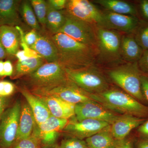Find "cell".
<instances>
[{
	"mask_svg": "<svg viewBox=\"0 0 148 148\" xmlns=\"http://www.w3.org/2000/svg\"><path fill=\"white\" fill-rule=\"evenodd\" d=\"M28 75L31 89L54 85L68 79L65 69L58 62H46Z\"/></svg>",
	"mask_w": 148,
	"mask_h": 148,
	"instance_id": "6",
	"label": "cell"
},
{
	"mask_svg": "<svg viewBox=\"0 0 148 148\" xmlns=\"http://www.w3.org/2000/svg\"><path fill=\"white\" fill-rule=\"evenodd\" d=\"M65 70L69 80L90 94L101 93L109 88L105 77L92 66L77 70Z\"/></svg>",
	"mask_w": 148,
	"mask_h": 148,
	"instance_id": "4",
	"label": "cell"
},
{
	"mask_svg": "<svg viewBox=\"0 0 148 148\" xmlns=\"http://www.w3.org/2000/svg\"><path fill=\"white\" fill-rule=\"evenodd\" d=\"M102 28L130 34L139 27V21L135 16L107 11L103 13Z\"/></svg>",
	"mask_w": 148,
	"mask_h": 148,
	"instance_id": "14",
	"label": "cell"
},
{
	"mask_svg": "<svg viewBox=\"0 0 148 148\" xmlns=\"http://www.w3.org/2000/svg\"><path fill=\"white\" fill-rule=\"evenodd\" d=\"M140 9L143 17L148 21V0L140 1Z\"/></svg>",
	"mask_w": 148,
	"mask_h": 148,
	"instance_id": "38",
	"label": "cell"
},
{
	"mask_svg": "<svg viewBox=\"0 0 148 148\" xmlns=\"http://www.w3.org/2000/svg\"><path fill=\"white\" fill-rule=\"evenodd\" d=\"M18 2L16 0H0V27L18 26Z\"/></svg>",
	"mask_w": 148,
	"mask_h": 148,
	"instance_id": "20",
	"label": "cell"
},
{
	"mask_svg": "<svg viewBox=\"0 0 148 148\" xmlns=\"http://www.w3.org/2000/svg\"><path fill=\"white\" fill-rule=\"evenodd\" d=\"M90 98L116 113L138 117L148 116V107L123 90L109 88L101 93L90 94Z\"/></svg>",
	"mask_w": 148,
	"mask_h": 148,
	"instance_id": "2",
	"label": "cell"
},
{
	"mask_svg": "<svg viewBox=\"0 0 148 148\" xmlns=\"http://www.w3.org/2000/svg\"><path fill=\"white\" fill-rule=\"evenodd\" d=\"M21 104L17 101L0 119V148H12L16 142Z\"/></svg>",
	"mask_w": 148,
	"mask_h": 148,
	"instance_id": "7",
	"label": "cell"
},
{
	"mask_svg": "<svg viewBox=\"0 0 148 148\" xmlns=\"http://www.w3.org/2000/svg\"><path fill=\"white\" fill-rule=\"evenodd\" d=\"M67 1L66 0H49L47 2L53 9L62 11L66 8Z\"/></svg>",
	"mask_w": 148,
	"mask_h": 148,
	"instance_id": "35",
	"label": "cell"
},
{
	"mask_svg": "<svg viewBox=\"0 0 148 148\" xmlns=\"http://www.w3.org/2000/svg\"><path fill=\"white\" fill-rule=\"evenodd\" d=\"M135 36V38L143 51L148 50V24L138 28Z\"/></svg>",
	"mask_w": 148,
	"mask_h": 148,
	"instance_id": "29",
	"label": "cell"
},
{
	"mask_svg": "<svg viewBox=\"0 0 148 148\" xmlns=\"http://www.w3.org/2000/svg\"><path fill=\"white\" fill-rule=\"evenodd\" d=\"M8 53L6 51L0 41V60L5 59Z\"/></svg>",
	"mask_w": 148,
	"mask_h": 148,
	"instance_id": "43",
	"label": "cell"
},
{
	"mask_svg": "<svg viewBox=\"0 0 148 148\" xmlns=\"http://www.w3.org/2000/svg\"><path fill=\"white\" fill-rule=\"evenodd\" d=\"M87 148H89L88 147Z\"/></svg>",
	"mask_w": 148,
	"mask_h": 148,
	"instance_id": "47",
	"label": "cell"
},
{
	"mask_svg": "<svg viewBox=\"0 0 148 148\" xmlns=\"http://www.w3.org/2000/svg\"><path fill=\"white\" fill-rule=\"evenodd\" d=\"M21 12L24 20L32 29H35L36 31H39L40 29L38 21L30 1H25L22 3Z\"/></svg>",
	"mask_w": 148,
	"mask_h": 148,
	"instance_id": "27",
	"label": "cell"
},
{
	"mask_svg": "<svg viewBox=\"0 0 148 148\" xmlns=\"http://www.w3.org/2000/svg\"><path fill=\"white\" fill-rule=\"evenodd\" d=\"M53 148H59V147L58 146H57L56 147H55Z\"/></svg>",
	"mask_w": 148,
	"mask_h": 148,
	"instance_id": "46",
	"label": "cell"
},
{
	"mask_svg": "<svg viewBox=\"0 0 148 148\" xmlns=\"http://www.w3.org/2000/svg\"><path fill=\"white\" fill-rule=\"evenodd\" d=\"M30 48L47 63L58 62V49L51 38L38 34L36 42Z\"/></svg>",
	"mask_w": 148,
	"mask_h": 148,
	"instance_id": "18",
	"label": "cell"
},
{
	"mask_svg": "<svg viewBox=\"0 0 148 148\" xmlns=\"http://www.w3.org/2000/svg\"><path fill=\"white\" fill-rule=\"evenodd\" d=\"M47 10L46 27L53 35L58 34L63 27L66 21L64 11H57L53 9L47 3Z\"/></svg>",
	"mask_w": 148,
	"mask_h": 148,
	"instance_id": "25",
	"label": "cell"
},
{
	"mask_svg": "<svg viewBox=\"0 0 148 148\" xmlns=\"http://www.w3.org/2000/svg\"><path fill=\"white\" fill-rule=\"evenodd\" d=\"M65 13L95 27H102L103 13L96 6L87 0H69L67 1Z\"/></svg>",
	"mask_w": 148,
	"mask_h": 148,
	"instance_id": "8",
	"label": "cell"
},
{
	"mask_svg": "<svg viewBox=\"0 0 148 148\" xmlns=\"http://www.w3.org/2000/svg\"><path fill=\"white\" fill-rule=\"evenodd\" d=\"M15 87L12 83L8 81H0V97L7 98L13 94Z\"/></svg>",
	"mask_w": 148,
	"mask_h": 148,
	"instance_id": "32",
	"label": "cell"
},
{
	"mask_svg": "<svg viewBox=\"0 0 148 148\" xmlns=\"http://www.w3.org/2000/svg\"><path fill=\"white\" fill-rule=\"evenodd\" d=\"M109 125L106 122L96 120L86 119L79 121L74 117V119L69 121L62 131L68 137L83 140L95 135Z\"/></svg>",
	"mask_w": 148,
	"mask_h": 148,
	"instance_id": "13",
	"label": "cell"
},
{
	"mask_svg": "<svg viewBox=\"0 0 148 148\" xmlns=\"http://www.w3.org/2000/svg\"><path fill=\"white\" fill-rule=\"evenodd\" d=\"M138 63L140 71L148 74V50L143 51Z\"/></svg>",
	"mask_w": 148,
	"mask_h": 148,
	"instance_id": "34",
	"label": "cell"
},
{
	"mask_svg": "<svg viewBox=\"0 0 148 148\" xmlns=\"http://www.w3.org/2000/svg\"><path fill=\"white\" fill-rule=\"evenodd\" d=\"M65 13L66 22L59 33H63L79 42L90 46L98 50L96 27Z\"/></svg>",
	"mask_w": 148,
	"mask_h": 148,
	"instance_id": "9",
	"label": "cell"
},
{
	"mask_svg": "<svg viewBox=\"0 0 148 148\" xmlns=\"http://www.w3.org/2000/svg\"><path fill=\"white\" fill-rule=\"evenodd\" d=\"M36 122L31 108L27 102L21 104L16 142L30 137L32 135Z\"/></svg>",
	"mask_w": 148,
	"mask_h": 148,
	"instance_id": "21",
	"label": "cell"
},
{
	"mask_svg": "<svg viewBox=\"0 0 148 148\" xmlns=\"http://www.w3.org/2000/svg\"><path fill=\"white\" fill-rule=\"evenodd\" d=\"M30 1L39 23L42 26H46L47 2L44 0H32Z\"/></svg>",
	"mask_w": 148,
	"mask_h": 148,
	"instance_id": "28",
	"label": "cell"
},
{
	"mask_svg": "<svg viewBox=\"0 0 148 148\" xmlns=\"http://www.w3.org/2000/svg\"><path fill=\"white\" fill-rule=\"evenodd\" d=\"M145 119L128 114L120 115L110 125L111 130L114 138L118 141L124 140L132 130L139 127Z\"/></svg>",
	"mask_w": 148,
	"mask_h": 148,
	"instance_id": "15",
	"label": "cell"
},
{
	"mask_svg": "<svg viewBox=\"0 0 148 148\" xmlns=\"http://www.w3.org/2000/svg\"><path fill=\"white\" fill-rule=\"evenodd\" d=\"M138 131L140 134L148 139V120L140 125Z\"/></svg>",
	"mask_w": 148,
	"mask_h": 148,
	"instance_id": "39",
	"label": "cell"
},
{
	"mask_svg": "<svg viewBox=\"0 0 148 148\" xmlns=\"http://www.w3.org/2000/svg\"><path fill=\"white\" fill-rule=\"evenodd\" d=\"M44 59L40 56L31 57L23 61H18L15 66V77L29 75L44 64Z\"/></svg>",
	"mask_w": 148,
	"mask_h": 148,
	"instance_id": "26",
	"label": "cell"
},
{
	"mask_svg": "<svg viewBox=\"0 0 148 148\" xmlns=\"http://www.w3.org/2000/svg\"><path fill=\"white\" fill-rule=\"evenodd\" d=\"M5 74L4 71V61L0 60V77H4Z\"/></svg>",
	"mask_w": 148,
	"mask_h": 148,
	"instance_id": "45",
	"label": "cell"
},
{
	"mask_svg": "<svg viewBox=\"0 0 148 148\" xmlns=\"http://www.w3.org/2000/svg\"><path fill=\"white\" fill-rule=\"evenodd\" d=\"M85 142L89 148H116L119 141L114 137L110 125L86 139Z\"/></svg>",
	"mask_w": 148,
	"mask_h": 148,
	"instance_id": "23",
	"label": "cell"
},
{
	"mask_svg": "<svg viewBox=\"0 0 148 148\" xmlns=\"http://www.w3.org/2000/svg\"><path fill=\"white\" fill-rule=\"evenodd\" d=\"M68 119H59L51 116L40 125H35L32 135L39 140L42 148H53L57 146L56 142L68 124Z\"/></svg>",
	"mask_w": 148,
	"mask_h": 148,
	"instance_id": "11",
	"label": "cell"
},
{
	"mask_svg": "<svg viewBox=\"0 0 148 148\" xmlns=\"http://www.w3.org/2000/svg\"><path fill=\"white\" fill-rule=\"evenodd\" d=\"M75 118L79 121L96 120L106 122L110 125L120 116L92 100L75 105Z\"/></svg>",
	"mask_w": 148,
	"mask_h": 148,
	"instance_id": "12",
	"label": "cell"
},
{
	"mask_svg": "<svg viewBox=\"0 0 148 148\" xmlns=\"http://www.w3.org/2000/svg\"><path fill=\"white\" fill-rule=\"evenodd\" d=\"M0 41L5 49L8 54L15 56L19 50L20 36L15 27H0Z\"/></svg>",
	"mask_w": 148,
	"mask_h": 148,
	"instance_id": "22",
	"label": "cell"
},
{
	"mask_svg": "<svg viewBox=\"0 0 148 148\" xmlns=\"http://www.w3.org/2000/svg\"><path fill=\"white\" fill-rule=\"evenodd\" d=\"M8 101L6 98L0 97V119L6 109Z\"/></svg>",
	"mask_w": 148,
	"mask_h": 148,
	"instance_id": "41",
	"label": "cell"
},
{
	"mask_svg": "<svg viewBox=\"0 0 148 148\" xmlns=\"http://www.w3.org/2000/svg\"><path fill=\"white\" fill-rule=\"evenodd\" d=\"M38 34L35 29H32L31 31L24 35V41L29 47L32 46L36 42Z\"/></svg>",
	"mask_w": 148,
	"mask_h": 148,
	"instance_id": "33",
	"label": "cell"
},
{
	"mask_svg": "<svg viewBox=\"0 0 148 148\" xmlns=\"http://www.w3.org/2000/svg\"><path fill=\"white\" fill-rule=\"evenodd\" d=\"M138 148H148V139L140 141L138 144Z\"/></svg>",
	"mask_w": 148,
	"mask_h": 148,
	"instance_id": "44",
	"label": "cell"
},
{
	"mask_svg": "<svg viewBox=\"0 0 148 148\" xmlns=\"http://www.w3.org/2000/svg\"><path fill=\"white\" fill-rule=\"evenodd\" d=\"M116 148H133V147L131 141L125 139L119 141Z\"/></svg>",
	"mask_w": 148,
	"mask_h": 148,
	"instance_id": "40",
	"label": "cell"
},
{
	"mask_svg": "<svg viewBox=\"0 0 148 148\" xmlns=\"http://www.w3.org/2000/svg\"><path fill=\"white\" fill-rule=\"evenodd\" d=\"M15 56L18 59V61H23L30 58L27 56L25 51L23 50H18Z\"/></svg>",
	"mask_w": 148,
	"mask_h": 148,
	"instance_id": "42",
	"label": "cell"
},
{
	"mask_svg": "<svg viewBox=\"0 0 148 148\" xmlns=\"http://www.w3.org/2000/svg\"><path fill=\"white\" fill-rule=\"evenodd\" d=\"M140 71L138 62L127 63L110 70L108 75L123 91L141 103L146 101L141 88Z\"/></svg>",
	"mask_w": 148,
	"mask_h": 148,
	"instance_id": "3",
	"label": "cell"
},
{
	"mask_svg": "<svg viewBox=\"0 0 148 148\" xmlns=\"http://www.w3.org/2000/svg\"><path fill=\"white\" fill-rule=\"evenodd\" d=\"M94 3L100 5L108 11L120 14L135 16L137 11L130 3L121 0H96Z\"/></svg>",
	"mask_w": 148,
	"mask_h": 148,
	"instance_id": "24",
	"label": "cell"
},
{
	"mask_svg": "<svg viewBox=\"0 0 148 148\" xmlns=\"http://www.w3.org/2000/svg\"><path fill=\"white\" fill-rule=\"evenodd\" d=\"M21 93L32 110L37 125L44 122L51 116L47 106L40 97L27 89L21 90Z\"/></svg>",
	"mask_w": 148,
	"mask_h": 148,
	"instance_id": "17",
	"label": "cell"
},
{
	"mask_svg": "<svg viewBox=\"0 0 148 148\" xmlns=\"http://www.w3.org/2000/svg\"><path fill=\"white\" fill-rule=\"evenodd\" d=\"M99 54L108 61H116L121 58L120 54L122 36L119 32L102 28H96Z\"/></svg>",
	"mask_w": 148,
	"mask_h": 148,
	"instance_id": "10",
	"label": "cell"
},
{
	"mask_svg": "<svg viewBox=\"0 0 148 148\" xmlns=\"http://www.w3.org/2000/svg\"><path fill=\"white\" fill-rule=\"evenodd\" d=\"M143 51L134 36L130 34L122 36L120 48L121 58L128 63L138 62Z\"/></svg>",
	"mask_w": 148,
	"mask_h": 148,
	"instance_id": "19",
	"label": "cell"
},
{
	"mask_svg": "<svg viewBox=\"0 0 148 148\" xmlns=\"http://www.w3.org/2000/svg\"><path fill=\"white\" fill-rule=\"evenodd\" d=\"M12 148H42L39 140L33 135L17 141Z\"/></svg>",
	"mask_w": 148,
	"mask_h": 148,
	"instance_id": "30",
	"label": "cell"
},
{
	"mask_svg": "<svg viewBox=\"0 0 148 148\" xmlns=\"http://www.w3.org/2000/svg\"><path fill=\"white\" fill-rule=\"evenodd\" d=\"M141 88L145 101L148 102V77L142 75L141 78Z\"/></svg>",
	"mask_w": 148,
	"mask_h": 148,
	"instance_id": "36",
	"label": "cell"
},
{
	"mask_svg": "<svg viewBox=\"0 0 148 148\" xmlns=\"http://www.w3.org/2000/svg\"><path fill=\"white\" fill-rule=\"evenodd\" d=\"M39 97L45 103L52 116L68 120L75 116L74 104L53 96Z\"/></svg>",
	"mask_w": 148,
	"mask_h": 148,
	"instance_id": "16",
	"label": "cell"
},
{
	"mask_svg": "<svg viewBox=\"0 0 148 148\" xmlns=\"http://www.w3.org/2000/svg\"><path fill=\"white\" fill-rule=\"evenodd\" d=\"M58 52V62L64 69L77 70L92 66L99 54L95 48L79 42L62 33L51 37Z\"/></svg>",
	"mask_w": 148,
	"mask_h": 148,
	"instance_id": "1",
	"label": "cell"
},
{
	"mask_svg": "<svg viewBox=\"0 0 148 148\" xmlns=\"http://www.w3.org/2000/svg\"><path fill=\"white\" fill-rule=\"evenodd\" d=\"M4 71L5 77L12 76L13 75V66L12 63L10 60L4 61Z\"/></svg>",
	"mask_w": 148,
	"mask_h": 148,
	"instance_id": "37",
	"label": "cell"
},
{
	"mask_svg": "<svg viewBox=\"0 0 148 148\" xmlns=\"http://www.w3.org/2000/svg\"><path fill=\"white\" fill-rule=\"evenodd\" d=\"M32 93L38 96H53L75 105L90 101V93L86 92L69 79L58 84L31 89Z\"/></svg>",
	"mask_w": 148,
	"mask_h": 148,
	"instance_id": "5",
	"label": "cell"
},
{
	"mask_svg": "<svg viewBox=\"0 0 148 148\" xmlns=\"http://www.w3.org/2000/svg\"><path fill=\"white\" fill-rule=\"evenodd\" d=\"M59 148H87L85 141L76 138L68 137L61 141Z\"/></svg>",
	"mask_w": 148,
	"mask_h": 148,
	"instance_id": "31",
	"label": "cell"
}]
</instances>
